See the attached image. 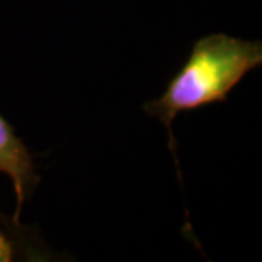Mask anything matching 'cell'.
Wrapping results in <instances>:
<instances>
[{"instance_id": "cell-2", "label": "cell", "mask_w": 262, "mask_h": 262, "mask_svg": "<svg viewBox=\"0 0 262 262\" xmlns=\"http://www.w3.org/2000/svg\"><path fill=\"white\" fill-rule=\"evenodd\" d=\"M0 172L7 174L14 182V191L17 196V213L23 206L29 182L34 179L31 157L12 128L0 118ZM15 214V218H17Z\"/></svg>"}, {"instance_id": "cell-3", "label": "cell", "mask_w": 262, "mask_h": 262, "mask_svg": "<svg viewBox=\"0 0 262 262\" xmlns=\"http://www.w3.org/2000/svg\"><path fill=\"white\" fill-rule=\"evenodd\" d=\"M9 260H12V245L0 233V262H9Z\"/></svg>"}, {"instance_id": "cell-1", "label": "cell", "mask_w": 262, "mask_h": 262, "mask_svg": "<svg viewBox=\"0 0 262 262\" xmlns=\"http://www.w3.org/2000/svg\"><path fill=\"white\" fill-rule=\"evenodd\" d=\"M262 61V46L252 41L213 34L199 39L184 68L148 111L170 126L181 111L223 101L249 70Z\"/></svg>"}]
</instances>
